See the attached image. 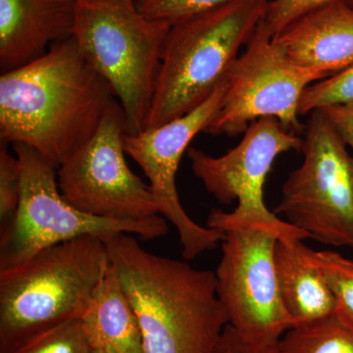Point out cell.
I'll list each match as a JSON object with an SVG mask.
<instances>
[{"label": "cell", "mask_w": 353, "mask_h": 353, "mask_svg": "<svg viewBox=\"0 0 353 353\" xmlns=\"http://www.w3.org/2000/svg\"><path fill=\"white\" fill-rule=\"evenodd\" d=\"M109 264L103 239L85 236L0 271V353H12L61 323L82 319Z\"/></svg>", "instance_id": "3957f363"}, {"label": "cell", "mask_w": 353, "mask_h": 353, "mask_svg": "<svg viewBox=\"0 0 353 353\" xmlns=\"http://www.w3.org/2000/svg\"><path fill=\"white\" fill-rule=\"evenodd\" d=\"M231 1L233 0H137L139 11L145 17L171 25Z\"/></svg>", "instance_id": "44dd1931"}, {"label": "cell", "mask_w": 353, "mask_h": 353, "mask_svg": "<svg viewBox=\"0 0 353 353\" xmlns=\"http://www.w3.org/2000/svg\"><path fill=\"white\" fill-rule=\"evenodd\" d=\"M353 102V65L340 73L318 81L304 90L299 115Z\"/></svg>", "instance_id": "ffe728a7"}, {"label": "cell", "mask_w": 353, "mask_h": 353, "mask_svg": "<svg viewBox=\"0 0 353 353\" xmlns=\"http://www.w3.org/2000/svg\"><path fill=\"white\" fill-rule=\"evenodd\" d=\"M314 261L336 299V311L353 324V260L331 250H314Z\"/></svg>", "instance_id": "d6986e66"}, {"label": "cell", "mask_w": 353, "mask_h": 353, "mask_svg": "<svg viewBox=\"0 0 353 353\" xmlns=\"http://www.w3.org/2000/svg\"><path fill=\"white\" fill-rule=\"evenodd\" d=\"M78 0H0V70L12 71L73 37Z\"/></svg>", "instance_id": "4fadbf2b"}, {"label": "cell", "mask_w": 353, "mask_h": 353, "mask_svg": "<svg viewBox=\"0 0 353 353\" xmlns=\"http://www.w3.org/2000/svg\"><path fill=\"white\" fill-rule=\"evenodd\" d=\"M297 66L331 77L353 65V6L334 1L317 7L273 36Z\"/></svg>", "instance_id": "5bb4252c"}, {"label": "cell", "mask_w": 353, "mask_h": 353, "mask_svg": "<svg viewBox=\"0 0 353 353\" xmlns=\"http://www.w3.org/2000/svg\"><path fill=\"white\" fill-rule=\"evenodd\" d=\"M303 138L285 129L276 118L254 121L243 132L238 145L214 157L196 148L188 150L192 172L220 203L238 205L232 212L212 211L208 226L221 234L243 228H266L280 240H305L308 234L280 219L267 208L264 187L279 155L301 152Z\"/></svg>", "instance_id": "52a82bcc"}, {"label": "cell", "mask_w": 353, "mask_h": 353, "mask_svg": "<svg viewBox=\"0 0 353 353\" xmlns=\"http://www.w3.org/2000/svg\"><path fill=\"white\" fill-rule=\"evenodd\" d=\"M170 28L145 17L137 0H78L73 36L112 87L128 134L146 129Z\"/></svg>", "instance_id": "5b68a950"}, {"label": "cell", "mask_w": 353, "mask_h": 353, "mask_svg": "<svg viewBox=\"0 0 353 353\" xmlns=\"http://www.w3.org/2000/svg\"><path fill=\"white\" fill-rule=\"evenodd\" d=\"M82 319H72L53 327L12 353H94Z\"/></svg>", "instance_id": "ac0fdd59"}, {"label": "cell", "mask_w": 353, "mask_h": 353, "mask_svg": "<svg viewBox=\"0 0 353 353\" xmlns=\"http://www.w3.org/2000/svg\"><path fill=\"white\" fill-rule=\"evenodd\" d=\"M116 101L110 83L71 37L1 74V143L30 146L58 168L90 141Z\"/></svg>", "instance_id": "6da1fadb"}, {"label": "cell", "mask_w": 353, "mask_h": 353, "mask_svg": "<svg viewBox=\"0 0 353 353\" xmlns=\"http://www.w3.org/2000/svg\"><path fill=\"white\" fill-rule=\"evenodd\" d=\"M103 241L138 317L143 353H215L229 318L214 272L150 252L132 234Z\"/></svg>", "instance_id": "7a4b0ae2"}, {"label": "cell", "mask_w": 353, "mask_h": 353, "mask_svg": "<svg viewBox=\"0 0 353 353\" xmlns=\"http://www.w3.org/2000/svg\"><path fill=\"white\" fill-rule=\"evenodd\" d=\"M21 194V167L17 155L11 154L6 143L0 150V223L6 227L19 206Z\"/></svg>", "instance_id": "7402d4cb"}, {"label": "cell", "mask_w": 353, "mask_h": 353, "mask_svg": "<svg viewBox=\"0 0 353 353\" xmlns=\"http://www.w3.org/2000/svg\"><path fill=\"white\" fill-rule=\"evenodd\" d=\"M94 353H101V352H97V350H95Z\"/></svg>", "instance_id": "484cf974"}, {"label": "cell", "mask_w": 353, "mask_h": 353, "mask_svg": "<svg viewBox=\"0 0 353 353\" xmlns=\"http://www.w3.org/2000/svg\"><path fill=\"white\" fill-rule=\"evenodd\" d=\"M334 1L347 2L353 6V0H271L264 21L274 36L308 11Z\"/></svg>", "instance_id": "603a6c76"}, {"label": "cell", "mask_w": 353, "mask_h": 353, "mask_svg": "<svg viewBox=\"0 0 353 353\" xmlns=\"http://www.w3.org/2000/svg\"><path fill=\"white\" fill-rule=\"evenodd\" d=\"M82 322L97 352L143 353L138 317L112 264H109Z\"/></svg>", "instance_id": "2e32d148"}, {"label": "cell", "mask_w": 353, "mask_h": 353, "mask_svg": "<svg viewBox=\"0 0 353 353\" xmlns=\"http://www.w3.org/2000/svg\"><path fill=\"white\" fill-rule=\"evenodd\" d=\"M225 80L208 101L183 117L139 134H126L125 152L143 171L159 205L160 214L178 232L183 259L192 260L212 250L223 234L194 222L185 212L176 190V176L183 155L196 134L203 132L218 112Z\"/></svg>", "instance_id": "7c38bea8"}, {"label": "cell", "mask_w": 353, "mask_h": 353, "mask_svg": "<svg viewBox=\"0 0 353 353\" xmlns=\"http://www.w3.org/2000/svg\"><path fill=\"white\" fill-rule=\"evenodd\" d=\"M126 134V114L116 101L90 141L58 167V187L74 208L116 220H145L160 214L150 183L127 163Z\"/></svg>", "instance_id": "30bf717a"}, {"label": "cell", "mask_w": 353, "mask_h": 353, "mask_svg": "<svg viewBox=\"0 0 353 353\" xmlns=\"http://www.w3.org/2000/svg\"><path fill=\"white\" fill-rule=\"evenodd\" d=\"M279 287L292 327L336 311V301L314 261V250L301 240H279L275 248Z\"/></svg>", "instance_id": "9a60e30c"}, {"label": "cell", "mask_w": 353, "mask_h": 353, "mask_svg": "<svg viewBox=\"0 0 353 353\" xmlns=\"http://www.w3.org/2000/svg\"><path fill=\"white\" fill-rule=\"evenodd\" d=\"M280 234L266 228H243L223 234L222 257L215 272L218 297L229 325L245 340L277 347L292 328L275 265Z\"/></svg>", "instance_id": "8fae6325"}, {"label": "cell", "mask_w": 353, "mask_h": 353, "mask_svg": "<svg viewBox=\"0 0 353 353\" xmlns=\"http://www.w3.org/2000/svg\"><path fill=\"white\" fill-rule=\"evenodd\" d=\"M215 353H278L277 347H261L245 340L231 326L228 325L223 332Z\"/></svg>", "instance_id": "cb8c5ba5"}, {"label": "cell", "mask_w": 353, "mask_h": 353, "mask_svg": "<svg viewBox=\"0 0 353 353\" xmlns=\"http://www.w3.org/2000/svg\"><path fill=\"white\" fill-rule=\"evenodd\" d=\"M321 111L353 152V102L345 105L332 106Z\"/></svg>", "instance_id": "d4e9b609"}, {"label": "cell", "mask_w": 353, "mask_h": 353, "mask_svg": "<svg viewBox=\"0 0 353 353\" xmlns=\"http://www.w3.org/2000/svg\"><path fill=\"white\" fill-rule=\"evenodd\" d=\"M326 78L290 62L263 19L227 74L219 110L204 132L236 137L254 121L273 117L285 129L303 134L299 103L304 90Z\"/></svg>", "instance_id": "9c48e42d"}, {"label": "cell", "mask_w": 353, "mask_h": 353, "mask_svg": "<svg viewBox=\"0 0 353 353\" xmlns=\"http://www.w3.org/2000/svg\"><path fill=\"white\" fill-rule=\"evenodd\" d=\"M303 136V163L274 213L309 239L353 250V155L321 110L310 113Z\"/></svg>", "instance_id": "ba28073f"}, {"label": "cell", "mask_w": 353, "mask_h": 353, "mask_svg": "<svg viewBox=\"0 0 353 353\" xmlns=\"http://www.w3.org/2000/svg\"><path fill=\"white\" fill-rule=\"evenodd\" d=\"M269 2L233 0L171 25L146 129L183 117L208 101L264 19Z\"/></svg>", "instance_id": "277c9868"}, {"label": "cell", "mask_w": 353, "mask_h": 353, "mask_svg": "<svg viewBox=\"0 0 353 353\" xmlns=\"http://www.w3.org/2000/svg\"><path fill=\"white\" fill-rule=\"evenodd\" d=\"M12 145L20 162L21 194L15 217L1 229L0 271L24 263L44 248L81 236L105 239L125 233L154 240L168 234V221L160 215L132 221L82 212L62 196L57 167L30 146Z\"/></svg>", "instance_id": "8992f818"}, {"label": "cell", "mask_w": 353, "mask_h": 353, "mask_svg": "<svg viewBox=\"0 0 353 353\" xmlns=\"http://www.w3.org/2000/svg\"><path fill=\"white\" fill-rule=\"evenodd\" d=\"M278 353H353V324L336 311L292 327L279 341Z\"/></svg>", "instance_id": "e0dca14e"}]
</instances>
